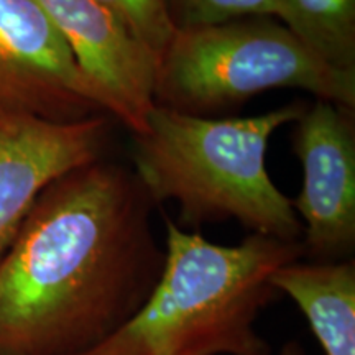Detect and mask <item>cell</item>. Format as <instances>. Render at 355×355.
I'll return each mask as SVG.
<instances>
[{
    "label": "cell",
    "instance_id": "obj_1",
    "mask_svg": "<svg viewBox=\"0 0 355 355\" xmlns=\"http://www.w3.org/2000/svg\"><path fill=\"white\" fill-rule=\"evenodd\" d=\"M153 207L102 158L48 186L0 260V354L81 355L121 329L165 263Z\"/></svg>",
    "mask_w": 355,
    "mask_h": 355
},
{
    "label": "cell",
    "instance_id": "obj_2",
    "mask_svg": "<svg viewBox=\"0 0 355 355\" xmlns=\"http://www.w3.org/2000/svg\"><path fill=\"white\" fill-rule=\"evenodd\" d=\"M165 263L153 291L109 339L81 355H272L257 331L277 295L272 275L303 243L250 234L220 245L165 217Z\"/></svg>",
    "mask_w": 355,
    "mask_h": 355
},
{
    "label": "cell",
    "instance_id": "obj_3",
    "mask_svg": "<svg viewBox=\"0 0 355 355\" xmlns=\"http://www.w3.org/2000/svg\"><path fill=\"white\" fill-rule=\"evenodd\" d=\"M306 104L252 117H204L155 107L133 133V165L157 204L180 206V227L234 219L252 234L301 242L303 225L291 199L266 171L270 139L300 119Z\"/></svg>",
    "mask_w": 355,
    "mask_h": 355
},
{
    "label": "cell",
    "instance_id": "obj_4",
    "mask_svg": "<svg viewBox=\"0 0 355 355\" xmlns=\"http://www.w3.org/2000/svg\"><path fill=\"white\" fill-rule=\"evenodd\" d=\"M273 89L355 109V74L331 68L273 17L178 28L158 55L155 105L204 115Z\"/></svg>",
    "mask_w": 355,
    "mask_h": 355
},
{
    "label": "cell",
    "instance_id": "obj_5",
    "mask_svg": "<svg viewBox=\"0 0 355 355\" xmlns=\"http://www.w3.org/2000/svg\"><path fill=\"white\" fill-rule=\"evenodd\" d=\"M0 114L51 122L105 114L37 0H0Z\"/></svg>",
    "mask_w": 355,
    "mask_h": 355
},
{
    "label": "cell",
    "instance_id": "obj_6",
    "mask_svg": "<svg viewBox=\"0 0 355 355\" xmlns=\"http://www.w3.org/2000/svg\"><path fill=\"white\" fill-rule=\"evenodd\" d=\"M293 146L303 166V188L291 202L301 217L304 255L349 260L355 248L354 110L316 99L296 121Z\"/></svg>",
    "mask_w": 355,
    "mask_h": 355
},
{
    "label": "cell",
    "instance_id": "obj_7",
    "mask_svg": "<svg viewBox=\"0 0 355 355\" xmlns=\"http://www.w3.org/2000/svg\"><path fill=\"white\" fill-rule=\"evenodd\" d=\"M91 84L105 114L144 132L155 107L157 55L101 0H37Z\"/></svg>",
    "mask_w": 355,
    "mask_h": 355
},
{
    "label": "cell",
    "instance_id": "obj_8",
    "mask_svg": "<svg viewBox=\"0 0 355 355\" xmlns=\"http://www.w3.org/2000/svg\"><path fill=\"white\" fill-rule=\"evenodd\" d=\"M107 133L105 114L78 122L0 114V260L40 194L66 173L102 158Z\"/></svg>",
    "mask_w": 355,
    "mask_h": 355
},
{
    "label": "cell",
    "instance_id": "obj_9",
    "mask_svg": "<svg viewBox=\"0 0 355 355\" xmlns=\"http://www.w3.org/2000/svg\"><path fill=\"white\" fill-rule=\"evenodd\" d=\"M272 285L298 306L326 355H355V263L293 261Z\"/></svg>",
    "mask_w": 355,
    "mask_h": 355
},
{
    "label": "cell",
    "instance_id": "obj_10",
    "mask_svg": "<svg viewBox=\"0 0 355 355\" xmlns=\"http://www.w3.org/2000/svg\"><path fill=\"white\" fill-rule=\"evenodd\" d=\"M278 20L331 68L355 74V0H277Z\"/></svg>",
    "mask_w": 355,
    "mask_h": 355
},
{
    "label": "cell",
    "instance_id": "obj_11",
    "mask_svg": "<svg viewBox=\"0 0 355 355\" xmlns=\"http://www.w3.org/2000/svg\"><path fill=\"white\" fill-rule=\"evenodd\" d=\"M171 24L178 28L216 25L245 17L278 19L277 0H165Z\"/></svg>",
    "mask_w": 355,
    "mask_h": 355
},
{
    "label": "cell",
    "instance_id": "obj_12",
    "mask_svg": "<svg viewBox=\"0 0 355 355\" xmlns=\"http://www.w3.org/2000/svg\"><path fill=\"white\" fill-rule=\"evenodd\" d=\"M114 8L141 43L158 55L175 33L165 0H101Z\"/></svg>",
    "mask_w": 355,
    "mask_h": 355
},
{
    "label": "cell",
    "instance_id": "obj_13",
    "mask_svg": "<svg viewBox=\"0 0 355 355\" xmlns=\"http://www.w3.org/2000/svg\"><path fill=\"white\" fill-rule=\"evenodd\" d=\"M0 355H2V354H0Z\"/></svg>",
    "mask_w": 355,
    "mask_h": 355
}]
</instances>
